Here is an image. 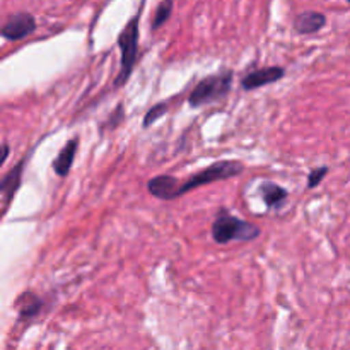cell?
<instances>
[{
  "instance_id": "cell-1",
  "label": "cell",
  "mask_w": 350,
  "mask_h": 350,
  "mask_svg": "<svg viewBox=\"0 0 350 350\" xmlns=\"http://www.w3.org/2000/svg\"><path fill=\"white\" fill-rule=\"evenodd\" d=\"M211 232L217 245H229L234 241L250 243L258 239L262 234L258 226L229 214L226 208L219 211V214L215 215Z\"/></svg>"
},
{
  "instance_id": "cell-2",
  "label": "cell",
  "mask_w": 350,
  "mask_h": 350,
  "mask_svg": "<svg viewBox=\"0 0 350 350\" xmlns=\"http://www.w3.org/2000/svg\"><path fill=\"white\" fill-rule=\"evenodd\" d=\"M232 79H234V72L229 68L219 72V74L207 75L191 89L190 96H188V105L191 108H202V106L221 101L231 92Z\"/></svg>"
},
{
  "instance_id": "cell-3",
  "label": "cell",
  "mask_w": 350,
  "mask_h": 350,
  "mask_svg": "<svg viewBox=\"0 0 350 350\" xmlns=\"http://www.w3.org/2000/svg\"><path fill=\"white\" fill-rule=\"evenodd\" d=\"M144 7V3H142ZM140 12L135 14L132 19L126 23V26L123 27V31L118 36V46L122 51V62H120V72L115 79V88H122L126 84V81L132 75L133 67L137 64V53H139V24H140Z\"/></svg>"
},
{
  "instance_id": "cell-4",
  "label": "cell",
  "mask_w": 350,
  "mask_h": 350,
  "mask_svg": "<svg viewBox=\"0 0 350 350\" xmlns=\"http://www.w3.org/2000/svg\"><path fill=\"white\" fill-rule=\"evenodd\" d=\"M245 171V166L239 161H217V163H212L211 166H207L205 170L198 171V173L191 174L187 178V181L180 185V190H178V198L187 195L188 191H193L197 188L205 187V185L215 183V181H224L229 178H236Z\"/></svg>"
},
{
  "instance_id": "cell-5",
  "label": "cell",
  "mask_w": 350,
  "mask_h": 350,
  "mask_svg": "<svg viewBox=\"0 0 350 350\" xmlns=\"http://www.w3.org/2000/svg\"><path fill=\"white\" fill-rule=\"evenodd\" d=\"M36 31V19L31 12L12 14L0 29V36L7 41H21Z\"/></svg>"
},
{
  "instance_id": "cell-6",
  "label": "cell",
  "mask_w": 350,
  "mask_h": 350,
  "mask_svg": "<svg viewBox=\"0 0 350 350\" xmlns=\"http://www.w3.org/2000/svg\"><path fill=\"white\" fill-rule=\"evenodd\" d=\"M286 77V68L280 65H269V67L255 68L241 79V88L245 91H255V89L265 88V85L275 84Z\"/></svg>"
},
{
  "instance_id": "cell-7",
  "label": "cell",
  "mask_w": 350,
  "mask_h": 350,
  "mask_svg": "<svg viewBox=\"0 0 350 350\" xmlns=\"http://www.w3.org/2000/svg\"><path fill=\"white\" fill-rule=\"evenodd\" d=\"M180 185L178 178L171 176V174H157L147 181V191L157 200H176Z\"/></svg>"
},
{
  "instance_id": "cell-8",
  "label": "cell",
  "mask_w": 350,
  "mask_h": 350,
  "mask_svg": "<svg viewBox=\"0 0 350 350\" xmlns=\"http://www.w3.org/2000/svg\"><path fill=\"white\" fill-rule=\"evenodd\" d=\"M23 171H24V161H19L16 166L10 171H7L2 176V181H0V193H2L3 207L5 211L9 208L10 202L16 197L17 190L21 188V183H23Z\"/></svg>"
},
{
  "instance_id": "cell-9",
  "label": "cell",
  "mask_w": 350,
  "mask_h": 350,
  "mask_svg": "<svg viewBox=\"0 0 350 350\" xmlns=\"http://www.w3.org/2000/svg\"><path fill=\"white\" fill-rule=\"evenodd\" d=\"M327 26V16L318 10H304L294 17V29L299 34H313Z\"/></svg>"
},
{
  "instance_id": "cell-10",
  "label": "cell",
  "mask_w": 350,
  "mask_h": 350,
  "mask_svg": "<svg viewBox=\"0 0 350 350\" xmlns=\"http://www.w3.org/2000/svg\"><path fill=\"white\" fill-rule=\"evenodd\" d=\"M77 149H79V139H70L64 147H62V150L58 152V156L55 157L53 164H51L57 176L60 178L68 176V173L72 171V164H74L75 161Z\"/></svg>"
},
{
  "instance_id": "cell-11",
  "label": "cell",
  "mask_w": 350,
  "mask_h": 350,
  "mask_svg": "<svg viewBox=\"0 0 350 350\" xmlns=\"http://www.w3.org/2000/svg\"><path fill=\"white\" fill-rule=\"evenodd\" d=\"M43 299H41L40 296H36V294L31 293V291H26V293H23L17 297L16 308L21 320L29 321L33 320V318L40 317L41 310H43Z\"/></svg>"
},
{
  "instance_id": "cell-12",
  "label": "cell",
  "mask_w": 350,
  "mask_h": 350,
  "mask_svg": "<svg viewBox=\"0 0 350 350\" xmlns=\"http://www.w3.org/2000/svg\"><path fill=\"white\" fill-rule=\"evenodd\" d=\"M258 191L262 195L263 204L267 205V208L282 207L284 202L289 197V191L284 187H280V185L273 183V181H262Z\"/></svg>"
},
{
  "instance_id": "cell-13",
  "label": "cell",
  "mask_w": 350,
  "mask_h": 350,
  "mask_svg": "<svg viewBox=\"0 0 350 350\" xmlns=\"http://www.w3.org/2000/svg\"><path fill=\"white\" fill-rule=\"evenodd\" d=\"M173 9H174L173 0H164V2H161L159 5H157L156 12H154L152 24H150V27H152L154 31H157L161 26H164V24L170 21L171 14H173Z\"/></svg>"
},
{
  "instance_id": "cell-14",
  "label": "cell",
  "mask_w": 350,
  "mask_h": 350,
  "mask_svg": "<svg viewBox=\"0 0 350 350\" xmlns=\"http://www.w3.org/2000/svg\"><path fill=\"white\" fill-rule=\"evenodd\" d=\"M167 113V103H157V105H154L152 108L149 109V111L146 113V116H144V129H147V126H150L152 123H156L157 120L161 118V116H164Z\"/></svg>"
},
{
  "instance_id": "cell-15",
  "label": "cell",
  "mask_w": 350,
  "mask_h": 350,
  "mask_svg": "<svg viewBox=\"0 0 350 350\" xmlns=\"http://www.w3.org/2000/svg\"><path fill=\"white\" fill-rule=\"evenodd\" d=\"M123 118H125V106L120 103V105H116V108L113 109L111 115L108 116V120H106L105 125L101 126V130L105 129V126H106V129H109V130H115L116 126H118L120 123L123 122Z\"/></svg>"
},
{
  "instance_id": "cell-16",
  "label": "cell",
  "mask_w": 350,
  "mask_h": 350,
  "mask_svg": "<svg viewBox=\"0 0 350 350\" xmlns=\"http://www.w3.org/2000/svg\"><path fill=\"white\" fill-rule=\"evenodd\" d=\"M327 173H328V166H318V167H314V170H311L310 174H308L306 187L310 188V190L320 187L321 181H323V178L327 176Z\"/></svg>"
},
{
  "instance_id": "cell-17",
  "label": "cell",
  "mask_w": 350,
  "mask_h": 350,
  "mask_svg": "<svg viewBox=\"0 0 350 350\" xmlns=\"http://www.w3.org/2000/svg\"><path fill=\"white\" fill-rule=\"evenodd\" d=\"M2 150H3L2 163H5V159H7V157H9V144H7V142H3V146H2Z\"/></svg>"
}]
</instances>
